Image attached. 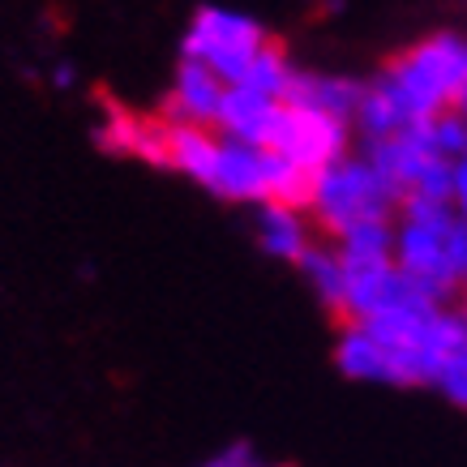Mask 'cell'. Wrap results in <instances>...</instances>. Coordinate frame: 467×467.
<instances>
[{
    "label": "cell",
    "instance_id": "19",
    "mask_svg": "<svg viewBox=\"0 0 467 467\" xmlns=\"http://www.w3.org/2000/svg\"><path fill=\"white\" fill-rule=\"evenodd\" d=\"M459 296H463V300H459V313H463V326H467V284H463V292H459Z\"/></svg>",
    "mask_w": 467,
    "mask_h": 467
},
{
    "label": "cell",
    "instance_id": "6",
    "mask_svg": "<svg viewBox=\"0 0 467 467\" xmlns=\"http://www.w3.org/2000/svg\"><path fill=\"white\" fill-rule=\"evenodd\" d=\"M348 142H352V120L284 99V120H279V133H275L270 150L287 155L305 171H322L326 163L348 155Z\"/></svg>",
    "mask_w": 467,
    "mask_h": 467
},
{
    "label": "cell",
    "instance_id": "10",
    "mask_svg": "<svg viewBox=\"0 0 467 467\" xmlns=\"http://www.w3.org/2000/svg\"><path fill=\"white\" fill-rule=\"evenodd\" d=\"M257 244L279 262H300V254L313 244V227L305 219V206L292 202H262L257 211Z\"/></svg>",
    "mask_w": 467,
    "mask_h": 467
},
{
    "label": "cell",
    "instance_id": "11",
    "mask_svg": "<svg viewBox=\"0 0 467 467\" xmlns=\"http://www.w3.org/2000/svg\"><path fill=\"white\" fill-rule=\"evenodd\" d=\"M335 365L352 382H386L390 386V360H386L382 339L365 322H348L335 343Z\"/></svg>",
    "mask_w": 467,
    "mask_h": 467
},
{
    "label": "cell",
    "instance_id": "18",
    "mask_svg": "<svg viewBox=\"0 0 467 467\" xmlns=\"http://www.w3.org/2000/svg\"><path fill=\"white\" fill-rule=\"evenodd\" d=\"M451 206L454 214H463L467 219V155L454 159V181H451Z\"/></svg>",
    "mask_w": 467,
    "mask_h": 467
},
{
    "label": "cell",
    "instance_id": "13",
    "mask_svg": "<svg viewBox=\"0 0 467 467\" xmlns=\"http://www.w3.org/2000/svg\"><path fill=\"white\" fill-rule=\"evenodd\" d=\"M330 241L343 254V262H382V257H395V219H360Z\"/></svg>",
    "mask_w": 467,
    "mask_h": 467
},
{
    "label": "cell",
    "instance_id": "7",
    "mask_svg": "<svg viewBox=\"0 0 467 467\" xmlns=\"http://www.w3.org/2000/svg\"><path fill=\"white\" fill-rule=\"evenodd\" d=\"M279 120H284V99L279 95H266V90H254V86H227L214 129L227 133V138H241V142L275 146Z\"/></svg>",
    "mask_w": 467,
    "mask_h": 467
},
{
    "label": "cell",
    "instance_id": "9",
    "mask_svg": "<svg viewBox=\"0 0 467 467\" xmlns=\"http://www.w3.org/2000/svg\"><path fill=\"white\" fill-rule=\"evenodd\" d=\"M360 90H365V82L343 78V73L292 69V82H287L284 99L287 103H305V108H317V112H330V116H343V120H352V116H356V103H360Z\"/></svg>",
    "mask_w": 467,
    "mask_h": 467
},
{
    "label": "cell",
    "instance_id": "5",
    "mask_svg": "<svg viewBox=\"0 0 467 467\" xmlns=\"http://www.w3.org/2000/svg\"><path fill=\"white\" fill-rule=\"evenodd\" d=\"M266 39L270 35L257 26L254 17L232 14V9H198L193 22H189V30H184L181 57L211 65L227 86H236L244 65L254 60V52Z\"/></svg>",
    "mask_w": 467,
    "mask_h": 467
},
{
    "label": "cell",
    "instance_id": "17",
    "mask_svg": "<svg viewBox=\"0 0 467 467\" xmlns=\"http://www.w3.org/2000/svg\"><path fill=\"white\" fill-rule=\"evenodd\" d=\"M211 463L214 467H249V463H257V454L249 441H232V446H223V451L214 454Z\"/></svg>",
    "mask_w": 467,
    "mask_h": 467
},
{
    "label": "cell",
    "instance_id": "3",
    "mask_svg": "<svg viewBox=\"0 0 467 467\" xmlns=\"http://www.w3.org/2000/svg\"><path fill=\"white\" fill-rule=\"evenodd\" d=\"M365 326L386 348L390 386H438L446 360L467 343L463 313L451 309L446 300L429 309L382 313V317H368Z\"/></svg>",
    "mask_w": 467,
    "mask_h": 467
},
{
    "label": "cell",
    "instance_id": "8",
    "mask_svg": "<svg viewBox=\"0 0 467 467\" xmlns=\"http://www.w3.org/2000/svg\"><path fill=\"white\" fill-rule=\"evenodd\" d=\"M223 95L227 82L211 65L181 57L176 86H171V120H181V125H214L219 108H223Z\"/></svg>",
    "mask_w": 467,
    "mask_h": 467
},
{
    "label": "cell",
    "instance_id": "2",
    "mask_svg": "<svg viewBox=\"0 0 467 467\" xmlns=\"http://www.w3.org/2000/svg\"><path fill=\"white\" fill-rule=\"evenodd\" d=\"M395 262L438 300H451L467 284V219L451 202L403 198L395 223Z\"/></svg>",
    "mask_w": 467,
    "mask_h": 467
},
{
    "label": "cell",
    "instance_id": "15",
    "mask_svg": "<svg viewBox=\"0 0 467 467\" xmlns=\"http://www.w3.org/2000/svg\"><path fill=\"white\" fill-rule=\"evenodd\" d=\"M429 142H433V150H438V155L459 159L467 150V112L446 108V112L429 116Z\"/></svg>",
    "mask_w": 467,
    "mask_h": 467
},
{
    "label": "cell",
    "instance_id": "12",
    "mask_svg": "<svg viewBox=\"0 0 467 467\" xmlns=\"http://www.w3.org/2000/svg\"><path fill=\"white\" fill-rule=\"evenodd\" d=\"M300 275L309 279V287L317 292V300H322L330 313H339L343 317V296H348V266H343V257L335 244H317L313 241L305 254H300Z\"/></svg>",
    "mask_w": 467,
    "mask_h": 467
},
{
    "label": "cell",
    "instance_id": "4",
    "mask_svg": "<svg viewBox=\"0 0 467 467\" xmlns=\"http://www.w3.org/2000/svg\"><path fill=\"white\" fill-rule=\"evenodd\" d=\"M399 202H403L399 184L360 150V155H343L326 163L322 171H313L305 211L326 236H339L343 227L360 223V219H395Z\"/></svg>",
    "mask_w": 467,
    "mask_h": 467
},
{
    "label": "cell",
    "instance_id": "16",
    "mask_svg": "<svg viewBox=\"0 0 467 467\" xmlns=\"http://www.w3.org/2000/svg\"><path fill=\"white\" fill-rule=\"evenodd\" d=\"M438 390L451 399L454 408L467 411V343L446 360V368H441V378H438Z\"/></svg>",
    "mask_w": 467,
    "mask_h": 467
},
{
    "label": "cell",
    "instance_id": "1",
    "mask_svg": "<svg viewBox=\"0 0 467 467\" xmlns=\"http://www.w3.org/2000/svg\"><path fill=\"white\" fill-rule=\"evenodd\" d=\"M373 82L395 103L403 125L429 120L446 108L467 112V39L454 30H438L399 52Z\"/></svg>",
    "mask_w": 467,
    "mask_h": 467
},
{
    "label": "cell",
    "instance_id": "14",
    "mask_svg": "<svg viewBox=\"0 0 467 467\" xmlns=\"http://www.w3.org/2000/svg\"><path fill=\"white\" fill-rule=\"evenodd\" d=\"M292 60H287V52L279 47V43H262L254 52V60L244 65V73H241V82L236 86H254V90H266V95H279L284 99V90H287V82H292Z\"/></svg>",
    "mask_w": 467,
    "mask_h": 467
}]
</instances>
